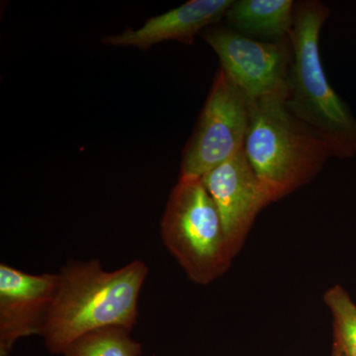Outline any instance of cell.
Returning <instances> with one entry per match:
<instances>
[{
	"mask_svg": "<svg viewBox=\"0 0 356 356\" xmlns=\"http://www.w3.org/2000/svg\"><path fill=\"white\" fill-rule=\"evenodd\" d=\"M149 268L136 259L115 271H105L98 259L70 261L60 269L55 299L43 337L54 355H64L79 337L109 327L132 330L138 302Z\"/></svg>",
	"mask_w": 356,
	"mask_h": 356,
	"instance_id": "6da1fadb",
	"label": "cell"
},
{
	"mask_svg": "<svg viewBox=\"0 0 356 356\" xmlns=\"http://www.w3.org/2000/svg\"><path fill=\"white\" fill-rule=\"evenodd\" d=\"M330 14L331 10L317 0L295 4L285 102L327 143L332 156L346 159L356 154V119L327 81L320 55L321 30Z\"/></svg>",
	"mask_w": 356,
	"mask_h": 356,
	"instance_id": "7a4b0ae2",
	"label": "cell"
},
{
	"mask_svg": "<svg viewBox=\"0 0 356 356\" xmlns=\"http://www.w3.org/2000/svg\"><path fill=\"white\" fill-rule=\"evenodd\" d=\"M243 151L275 202L309 184L332 156L327 143L293 114L285 100L252 104Z\"/></svg>",
	"mask_w": 356,
	"mask_h": 356,
	"instance_id": "3957f363",
	"label": "cell"
},
{
	"mask_svg": "<svg viewBox=\"0 0 356 356\" xmlns=\"http://www.w3.org/2000/svg\"><path fill=\"white\" fill-rule=\"evenodd\" d=\"M161 235L168 252L197 284L216 280L234 259L216 204L201 178L179 177L166 204Z\"/></svg>",
	"mask_w": 356,
	"mask_h": 356,
	"instance_id": "277c9868",
	"label": "cell"
},
{
	"mask_svg": "<svg viewBox=\"0 0 356 356\" xmlns=\"http://www.w3.org/2000/svg\"><path fill=\"white\" fill-rule=\"evenodd\" d=\"M252 106L220 67L193 135L185 147L180 177L202 178L243 149Z\"/></svg>",
	"mask_w": 356,
	"mask_h": 356,
	"instance_id": "5b68a950",
	"label": "cell"
},
{
	"mask_svg": "<svg viewBox=\"0 0 356 356\" xmlns=\"http://www.w3.org/2000/svg\"><path fill=\"white\" fill-rule=\"evenodd\" d=\"M201 36L216 51L225 74L252 104L286 100L292 56L289 37L261 41L227 28L207 29Z\"/></svg>",
	"mask_w": 356,
	"mask_h": 356,
	"instance_id": "8992f818",
	"label": "cell"
},
{
	"mask_svg": "<svg viewBox=\"0 0 356 356\" xmlns=\"http://www.w3.org/2000/svg\"><path fill=\"white\" fill-rule=\"evenodd\" d=\"M201 179L216 204L229 254L235 259L257 215L275 200L257 177L243 149Z\"/></svg>",
	"mask_w": 356,
	"mask_h": 356,
	"instance_id": "52a82bcc",
	"label": "cell"
},
{
	"mask_svg": "<svg viewBox=\"0 0 356 356\" xmlns=\"http://www.w3.org/2000/svg\"><path fill=\"white\" fill-rule=\"evenodd\" d=\"M58 274L26 273L0 264V356L23 337L43 332L55 299Z\"/></svg>",
	"mask_w": 356,
	"mask_h": 356,
	"instance_id": "ba28073f",
	"label": "cell"
},
{
	"mask_svg": "<svg viewBox=\"0 0 356 356\" xmlns=\"http://www.w3.org/2000/svg\"><path fill=\"white\" fill-rule=\"evenodd\" d=\"M234 0H191L177 8L149 18L139 29L128 28L102 40L107 46L135 47L147 51L166 41L193 44L196 35L225 17Z\"/></svg>",
	"mask_w": 356,
	"mask_h": 356,
	"instance_id": "9c48e42d",
	"label": "cell"
},
{
	"mask_svg": "<svg viewBox=\"0 0 356 356\" xmlns=\"http://www.w3.org/2000/svg\"><path fill=\"white\" fill-rule=\"evenodd\" d=\"M295 4L292 0H238L233 2L226 17L240 34L280 41L291 32Z\"/></svg>",
	"mask_w": 356,
	"mask_h": 356,
	"instance_id": "30bf717a",
	"label": "cell"
},
{
	"mask_svg": "<svg viewBox=\"0 0 356 356\" xmlns=\"http://www.w3.org/2000/svg\"><path fill=\"white\" fill-rule=\"evenodd\" d=\"M140 343L131 337V330L122 327H103L76 339L65 356H140Z\"/></svg>",
	"mask_w": 356,
	"mask_h": 356,
	"instance_id": "8fae6325",
	"label": "cell"
},
{
	"mask_svg": "<svg viewBox=\"0 0 356 356\" xmlns=\"http://www.w3.org/2000/svg\"><path fill=\"white\" fill-rule=\"evenodd\" d=\"M323 300L332 315L334 343L343 356H356V304L339 284L327 289Z\"/></svg>",
	"mask_w": 356,
	"mask_h": 356,
	"instance_id": "7c38bea8",
	"label": "cell"
},
{
	"mask_svg": "<svg viewBox=\"0 0 356 356\" xmlns=\"http://www.w3.org/2000/svg\"><path fill=\"white\" fill-rule=\"evenodd\" d=\"M331 356H343V353H341V350L336 346V344L332 343V353Z\"/></svg>",
	"mask_w": 356,
	"mask_h": 356,
	"instance_id": "4fadbf2b",
	"label": "cell"
}]
</instances>
